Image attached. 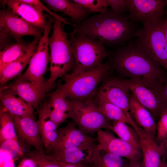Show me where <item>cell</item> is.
Masks as SVG:
<instances>
[{"mask_svg": "<svg viewBox=\"0 0 167 167\" xmlns=\"http://www.w3.org/2000/svg\"><path fill=\"white\" fill-rule=\"evenodd\" d=\"M135 23L128 15L108 10L73 24L74 30L70 34L84 36L99 40L105 45L120 47L135 37L138 29Z\"/></svg>", "mask_w": 167, "mask_h": 167, "instance_id": "1", "label": "cell"}, {"mask_svg": "<svg viewBox=\"0 0 167 167\" xmlns=\"http://www.w3.org/2000/svg\"><path fill=\"white\" fill-rule=\"evenodd\" d=\"M111 66L120 75L130 79L143 78L165 83L166 78L162 67L153 61L136 40L119 47L112 53Z\"/></svg>", "mask_w": 167, "mask_h": 167, "instance_id": "2", "label": "cell"}, {"mask_svg": "<svg viewBox=\"0 0 167 167\" xmlns=\"http://www.w3.org/2000/svg\"><path fill=\"white\" fill-rule=\"evenodd\" d=\"M62 23L55 19L52 34L48 39L50 74L48 81L50 87L58 78L72 70L74 65L71 44L63 29Z\"/></svg>", "mask_w": 167, "mask_h": 167, "instance_id": "3", "label": "cell"}, {"mask_svg": "<svg viewBox=\"0 0 167 167\" xmlns=\"http://www.w3.org/2000/svg\"><path fill=\"white\" fill-rule=\"evenodd\" d=\"M111 67L106 62L76 75L68 73L62 77L64 83L57 90L69 100L93 99L98 85Z\"/></svg>", "mask_w": 167, "mask_h": 167, "instance_id": "4", "label": "cell"}, {"mask_svg": "<svg viewBox=\"0 0 167 167\" xmlns=\"http://www.w3.org/2000/svg\"><path fill=\"white\" fill-rule=\"evenodd\" d=\"M74 65L71 74L76 75L102 64L108 53L101 41L83 36L71 35Z\"/></svg>", "mask_w": 167, "mask_h": 167, "instance_id": "5", "label": "cell"}, {"mask_svg": "<svg viewBox=\"0 0 167 167\" xmlns=\"http://www.w3.org/2000/svg\"><path fill=\"white\" fill-rule=\"evenodd\" d=\"M131 92L156 120L167 109L164 84L150 79L135 78L125 80Z\"/></svg>", "mask_w": 167, "mask_h": 167, "instance_id": "6", "label": "cell"}, {"mask_svg": "<svg viewBox=\"0 0 167 167\" xmlns=\"http://www.w3.org/2000/svg\"><path fill=\"white\" fill-rule=\"evenodd\" d=\"M160 19L151 24L143 26L137 31L136 41L151 58L167 71V43L163 24Z\"/></svg>", "mask_w": 167, "mask_h": 167, "instance_id": "7", "label": "cell"}, {"mask_svg": "<svg viewBox=\"0 0 167 167\" xmlns=\"http://www.w3.org/2000/svg\"><path fill=\"white\" fill-rule=\"evenodd\" d=\"M70 100L72 107L70 118L79 129L88 134L100 129L109 130L110 120L99 111L92 99Z\"/></svg>", "mask_w": 167, "mask_h": 167, "instance_id": "8", "label": "cell"}, {"mask_svg": "<svg viewBox=\"0 0 167 167\" xmlns=\"http://www.w3.org/2000/svg\"><path fill=\"white\" fill-rule=\"evenodd\" d=\"M47 18V24L43 34L40 39L28 66L22 75L17 77L20 79L37 83L45 79L44 76L48 71V65L50 60L48 39L55 19L49 15Z\"/></svg>", "mask_w": 167, "mask_h": 167, "instance_id": "9", "label": "cell"}, {"mask_svg": "<svg viewBox=\"0 0 167 167\" xmlns=\"http://www.w3.org/2000/svg\"><path fill=\"white\" fill-rule=\"evenodd\" d=\"M0 88L21 98L39 112V106L51 87L45 79L41 82L34 83L16 78Z\"/></svg>", "mask_w": 167, "mask_h": 167, "instance_id": "10", "label": "cell"}, {"mask_svg": "<svg viewBox=\"0 0 167 167\" xmlns=\"http://www.w3.org/2000/svg\"><path fill=\"white\" fill-rule=\"evenodd\" d=\"M129 18L146 26L162 19L167 0H126Z\"/></svg>", "mask_w": 167, "mask_h": 167, "instance_id": "11", "label": "cell"}, {"mask_svg": "<svg viewBox=\"0 0 167 167\" xmlns=\"http://www.w3.org/2000/svg\"><path fill=\"white\" fill-rule=\"evenodd\" d=\"M96 132L98 143L97 149L114 153L129 161L141 160L142 155L141 149L116 138L107 131L100 129Z\"/></svg>", "mask_w": 167, "mask_h": 167, "instance_id": "12", "label": "cell"}, {"mask_svg": "<svg viewBox=\"0 0 167 167\" xmlns=\"http://www.w3.org/2000/svg\"><path fill=\"white\" fill-rule=\"evenodd\" d=\"M130 91L125 80L111 79L101 87L97 95V100L113 104L131 115L129 112Z\"/></svg>", "mask_w": 167, "mask_h": 167, "instance_id": "13", "label": "cell"}, {"mask_svg": "<svg viewBox=\"0 0 167 167\" xmlns=\"http://www.w3.org/2000/svg\"><path fill=\"white\" fill-rule=\"evenodd\" d=\"M0 26L3 27L16 41L25 36L40 39L44 30L18 17L8 7L0 11Z\"/></svg>", "mask_w": 167, "mask_h": 167, "instance_id": "14", "label": "cell"}, {"mask_svg": "<svg viewBox=\"0 0 167 167\" xmlns=\"http://www.w3.org/2000/svg\"><path fill=\"white\" fill-rule=\"evenodd\" d=\"M76 126L74 122H71L64 127L58 128L57 138L50 153L70 148L95 144L97 138L82 131Z\"/></svg>", "mask_w": 167, "mask_h": 167, "instance_id": "15", "label": "cell"}, {"mask_svg": "<svg viewBox=\"0 0 167 167\" xmlns=\"http://www.w3.org/2000/svg\"><path fill=\"white\" fill-rule=\"evenodd\" d=\"M47 96V100L41 105L58 127L67 119L70 118L72 109L71 101L57 90Z\"/></svg>", "mask_w": 167, "mask_h": 167, "instance_id": "16", "label": "cell"}, {"mask_svg": "<svg viewBox=\"0 0 167 167\" xmlns=\"http://www.w3.org/2000/svg\"><path fill=\"white\" fill-rule=\"evenodd\" d=\"M12 116L16 132L19 137L36 149L44 152L37 122L34 116L22 117Z\"/></svg>", "mask_w": 167, "mask_h": 167, "instance_id": "17", "label": "cell"}, {"mask_svg": "<svg viewBox=\"0 0 167 167\" xmlns=\"http://www.w3.org/2000/svg\"><path fill=\"white\" fill-rule=\"evenodd\" d=\"M17 16L29 24L44 30L47 22V16L40 9L20 0H0Z\"/></svg>", "mask_w": 167, "mask_h": 167, "instance_id": "18", "label": "cell"}, {"mask_svg": "<svg viewBox=\"0 0 167 167\" xmlns=\"http://www.w3.org/2000/svg\"><path fill=\"white\" fill-rule=\"evenodd\" d=\"M97 145H86L57 150L48 156L53 160L65 163L92 164V156Z\"/></svg>", "mask_w": 167, "mask_h": 167, "instance_id": "19", "label": "cell"}, {"mask_svg": "<svg viewBox=\"0 0 167 167\" xmlns=\"http://www.w3.org/2000/svg\"><path fill=\"white\" fill-rule=\"evenodd\" d=\"M40 39L34 37L22 54L17 59L7 65L0 72L1 86L21 76L36 47Z\"/></svg>", "mask_w": 167, "mask_h": 167, "instance_id": "20", "label": "cell"}, {"mask_svg": "<svg viewBox=\"0 0 167 167\" xmlns=\"http://www.w3.org/2000/svg\"><path fill=\"white\" fill-rule=\"evenodd\" d=\"M129 112L137 125L155 140L156 135L155 120L151 113L141 104L132 92L130 96Z\"/></svg>", "mask_w": 167, "mask_h": 167, "instance_id": "21", "label": "cell"}, {"mask_svg": "<svg viewBox=\"0 0 167 167\" xmlns=\"http://www.w3.org/2000/svg\"><path fill=\"white\" fill-rule=\"evenodd\" d=\"M140 139L143 167H159L163 155L161 146L139 126L136 130Z\"/></svg>", "mask_w": 167, "mask_h": 167, "instance_id": "22", "label": "cell"}, {"mask_svg": "<svg viewBox=\"0 0 167 167\" xmlns=\"http://www.w3.org/2000/svg\"><path fill=\"white\" fill-rule=\"evenodd\" d=\"M50 10L60 12L70 17L73 24H79L86 19L90 13L80 5L72 0L42 1Z\"/></svg>", "mask_w": 167, "mask_h": 167, "instance_id": "23", "label": "cell"}, {"mask_svg": "<svg viewBox=\"0 0 167 167\" xmlns=\"http://www.w3.org/2000/svg\"><path fill=\"white\" fill-rule=\"evenodd\" d=\"M37 122L44 147L50 153L57 138L58 127L42 105L38 112Z\"/></svg>", "mask_w": 167, "mask_h": 167, "instance_id": "24", "label": "cell"}, {"mask_svg": "<svg viewBox=\"0 0 167 167\" xmlns=\"http://www.w3.org/2000/svg\"><path fill=\"white\" fill-rule=\"evenodd\" d=\"M1 105L12 115L22 117L34 116V108L21 98L1 88H0Z\"/></svg>", "mask_w": 167, "mask_h": 167, "instance_id": "25", "label": "cell"}, {"mask_svg": "<svg viewBox=\"0 0 167 167\" xmlns=\"http://www.w3.org/2000/svg\"><path fill=\"white\" fill-rule=\"evenodd\" d=\"M97 102V105L99 110L107 119L128 124L135 130L137 128L138 126L131 116L127 115L120 108L105 101H98Z\"/></svg>", "mask_w": 167, "mask_h": 167, "instance_id": "26", "label": "cell"}, {"mask_svg": "<svg viewBox=\"0 0 167 167\" xmlns=\"http://www.w3.org/2000/svg\"><path fill=\"white\" fill-rule=\"evenodd\" d=\"M96 167H127L130 161L113 153L96 148L92 157Z\"/></svg>", "mask_w": 167, "mask_h": 167, "instance_id": "27", "label": "cell"}, {"mask_svg": "<svg viewBox=\"0 0 167 167\" xmlns=\"http://www.w3.org/2000/svg\"><path fill=\"white\" fill-rule=\"evenodd\" d=\"M30 43L22 39L11 43L0 51V72L8 64L14 61L24 53Z\"/></svg>", "mask_w": 167, "mask_h": 167, "instance_id": "28", "label": "cell"}, {"mask_svg": "<svg viewBox=\"0 0 167 167\" xmlns=\"http://www.w3.org/2000/svg\"><path fill=\"white\" fill-rule=\"evenodd\" d=\"M109 130L115 133L121 139L141 149L139 136L133 127L121 122L113 121Z\"/></svg>", "mask_w": 167, "mask_h": 167, "instance_id": "29", "label": "cell"}, {"mask_svg": "<svg viewBox=\"0 0 167 167\" xmlns=\"http://www.w3.org/2000/svg\"><path fill=\"white\" fill-rule=\"evenodd\" d=\"M0 143L5 140L14 139L18 141V137L12 115L0 105Z\"/></svg>", "mask_w": 167, "mask_h": 167, "instance_id": "30", "label": "cell"}, {"mask_svg": "<svg viewBox=\"0 0 167 167\" xmlns=\"http://www.w3.org/2000/svg\"><path fill=\"white\" fill-rule=\"evenodd\" d=\"M26 158L32 160L36 167H61L56 161L50 159L44 152L37 149L28 152Z\"/></svg>", "mask_w": 167, "mask_h": 167, "instance_id": "31", "label": "cell"}, {"mask_svg": "<svg viewBox=\"0 0 167 167\" xmlns=\"http://www.w3.org/2000/svg\"><path fill=\"white\" fill-rule=\"evenodd\" d=\"M90 13H102L108 11L107 0H73Z\"/></svg>", "mask_w": 167, "mask_h": 167, "instance_id": "32", "label": "cell"}, {"mask_svg": "<svg viewBox=\"0 0 167 167\" xmlns=\"http://www.w3.org/2000/svg\"><path fill=\"white\" fill-rule=\"evenodd\" d=\"M0 151L8 153L14 160L23 155V149L18 141L14 139L7 140L0 144Z\"/></svg>", "mask_w": 167, "mask_h": 167, "instance_id": "33", "label": "cell"}, {"mask_svg": "<svg viewBox=\"0 0 167 167\" xmlns=\"http://www.w3.org/2000/svg\"><path fill=\"white\" fill-rule=\"evenodd\" d=\"M167 139V109L161 113L156 124V135L155 140L159 145Z\"/></svg>", "mask_w": 167, "mask_h": 167, "instance_id": "34", "label": "cell"}, {"mask_svg": "<svg viewBox=\"0 0 167 167\" xmlns=\"http://www.w3.org/2000/svg\"><path fill=\"white\" fill-rule=\"evenodd\" d=\"M20 1L25 3L35 6L42 11H45L47 13L55 18L61 21L65 24H69L66 21V19L61 17L56 14L45 6L41 1L38 0H20Z\"/></svg>", "mask_w": 167, "mask_h": 167, "instance_id": "35", "label": "cell"}, {"mask_svg": "<svg viewBox=\"0 0 167 167\" xmlns=\"http://www.w3.org/2000/svg\"><path fill=\"white\" fill-rule=\"evenodd\" d=\"M109 6L113 12L119 14H124L128 11L126 0H107Z\"/></svg>", "mask_w": 167, "mask_h": 167, "instance_id": "36", "label": "cell"}, {"mask_svg": "<svg viewBox=\"0 0 167 167\" xmlns=\"http://www.w3.org/2000/svg\"><path fill=\"white\" fill-rule=\"evenodd\" d=\"M13 39L8 32L3 27L0 26V50L12 43Z\"/></svg>", "mask_w": 167, "mask_h": 167, "instance_id": "37", "label": "cell"}, {"mask_svg": "<svg viewBox=\"0 0 167 167\" xmlns=\"http://www.w3.org/2000/svg\"><path fill=\"white\" fill-rule=\"evenodd\" d=\"M0 167H14V161L7 152L0 151Z\"/></svg>", "mask_w": 167, "mask_h": 167, "instance_id": "38", "label": "cell"}, {"mask_svg": "<svg viewBox=\"0 0 167 167\" xmlns=\"http://www.w3.org/2000/svg\"><path fill=\"white\" fill-rule=\"evenodd\" d=\"M56 161L61 167H96L92 164L79 163L71 164L59 161Z\"/></svg>", "mask_w": 167, "mask_h": 167, "instance_id": "39", "label": "cell"}, {"mask_svg": "<svg viewBox=\"0 0 167 167\" xmlns=\"http://www.w3.org/2000/svg\"><path fill=\"white\" fill-rule=\"evenodd\" d=\"M18 167H36L33 161L29 159L26 158L22 160Z\"/></svg>", "mask_w": 167, "mask_h": 167, "instance_id": "40", "label": "cell"}, {"mask_svg": "<svg viewBox=\"0 0 167 167\" xmlns=\"http://www.w3.org/2000/svg\"><path fill=\"white\" fill-rule=\"evenodd\" d=\"M160 145L163 151L162 158L165 160L167 159V139L160 144Z\"/></svg>", "mask_w": 167, "mask_h": 167, "instance_id": "41", "label": "cell"}, {"mask_svg": "<svg viewBox=\"0 0 167 167\" xmlns=\"http://www.w3.org/2000/svg\"><path fill=\"white\" fill-rule=\"evenodd\" d=\"M127 167H143L141 160L130 161Z\"/></svg>", "mask_w": 167, "mask_h": 167, "instance_id": "42", "label": "cell"}, {"mask_svg": "<svg viewBox=\"0 0 167 167\" xmlns=\"http://www.w3.org/2000/svg\"><path fill=\"white\" fill-rule=\"evenodd\" d=\"M166 9V18L165 21H164L163 24V30L165 39L167 43V6Z\"/></svg>", "mask_w": 167, "mask_h": 167, "instance_id": "43", "label": "cell"}, {"mask_svg": "<svg viewBox=\"0 0 167 167\" xmlns=\"http://www.w3.org/2000/svg\"><path fill=\"white\" fill-rule=\"evenodd\" d=\"M159 167H167V161L163 158H161Z\"/></svg>", "mask_w": 167, "mask_h": 167, "instance_id": "44", "label": "cell"}, {"mask_svg": "<svg viewBox=\"0 0 167 167\" xmlns=\"http://www.w3.org/2000/svg\"><path fill=\"white\" fill-rule=\"evenodd\" d=\"M164 90L165 94L167 100V79H166L164 84Z\"/></svg>", "mask_w": 167, "mask_h": 167, "instance_id": "45", "label": "cell"}]
</instances>
